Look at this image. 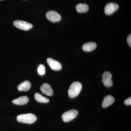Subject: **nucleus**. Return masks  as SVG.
Returning <instances> with one entry per match:
<instances>
[{
	"instance_id": "16",
	"label": "nucleus",
	"mask_w": 131,
	"mask_h": 131,
	"mask_svg": "<svg viewBox=\"0 0 131 131\" xmlns=\"http://www.w3.org/2000/svg\"><path fill=\"white\" fill-rule=\"evenodd\" d=\"M38 74L40 75H43L45 73V67L43 64L39 66L37 69Z\"/></svg>"
},
{
	"instance_id": "12",
	"label": "nucleus",
	"mask_w": 131,
	"mask_h": 131,
	"mask_svg": "<svg viewBox=\"0 0 131 131\" xmlns=\"http://www.w3.org/2000/svg\"><path fill=\"white\" fill-rule=\"evenodd\" d=\"M97 45L93 42H90L86 43L82 46L83 50L84 51L90 52L96 49Z\"/></svg>"
},
{
	"instance_id": "14",
	"label": "nucleus",
	"mask_w": 131,
	"mask_h": 131,
	"mask_svg": "<svg viewBox=\"0 0 131 131\" xmlns=\"http://www.w3.org/2000/svg\"><path fill=\"white\" fill-rule=\"evenodd\" d=\"M77 11L79 13H86L89 9V6L86 3H80L76 6Z\"/></svg>"
},
{
	"instance_id": "15",
	"label": "nucleus",
	"mask_w": 131,
	"mask_h": 131,
	"mask_svg": "<svg viewBox=\"0 0 131 131\" xmlns=\"http://www.w3.org/2000/svg\"><path fill=\"white\" fill-rule=\"evenodd\" d=\"M34 98L37 101L40 103H47L49 102V99L42 96V95L38 93H36L35 94Z\"/></svg>"
},
{
	"instance_id": "9",
	"label": "nucleus",
	"mask_w": 131,
	"mask_h": 131,
	"mask_svg": "<svg viewBox=\"0 0 131 131\" xmlns=\"http://www.w3.org/2000/svg\"><path fill=\"white\" fill-rule=\"evenodd\" d=\"M40 90L43 93L49 96H51L54 94L53 89L49 84L47 83H44L40 88Z\"/></svg>"
},
{
	"instance_id": "6",
	"label": "nucleus",
	"mask_w": 131,
	"mask_h": 131,
	"mask_svg": "<svg viewBox=\"0 0 131 131\" xmlns=\"http://www.w3.org/2000/svg\"><path fill=\"white\" fill-rule=\"evenodd\" d=\"M119 5L115 3H109L106 5L104 8V12L106 14L110 15L118 10Z\"/></svg>"
},
{
	"instance_id": "8",
	"label": "nucleus",
	"mask_w": 131,
	"mask_h": 131,
	"mask_svg": "<svg viewBox=\"0 0 131 131\" xmlns=\"http://www.w3.org/2000/svg\"><path fill=\"white\" fill-rule=\"evenodd\" d=\"M47 62L49 66L53 70L59 71L62 69V66L61 63L53 59L50 58H47Z\"/></svg>"
},
{
	"instance_id": "11",
	"label": "nucleus",
	"mask_w": 131,
	"mask_h": 131,
	"mask_svg": "<svg viewBox=\"0 0 131 131\" xmlns=\"http://www.w3.org/2000/svg\"><path fill=\"white\" fill-rule=\"evenodd\" d=\"M114 98L111 95L106 96L104 98L102 103V107L103 108H106L109 106L114 102Z\"/></svg>"
},
{
	"instance_id": "13",
	"label": "nucleus",
	"mask_w": 131,
	"mask_h": 131,
	"mask_svg": "<svg viewBox=\"0 0 131 131\" xmlns=\"http://www.w3.org/2000/svg\"><path fill=\"white\" fill-rule=\"evenodd\" d=\"M31 86L30 82L28 81H26L19 84L18 89L19 91H27L30 89Z\"/></svg>"
},
{
	"instance_id": "5",
	"label": "nucleus",
	"mask_w": 131,
	"mask_h": 131,
	"mask_svg": "<svg viewBox=\"0 0 131 131\" xmlns=\"http://www.w3.org/2000/svg\"><path fill=\"white\" fill-rule=\"evenodd\" d=\"M46 16L49 20L52 22H58L61 19V15L56 11H49L46 13Z\"/></svg>"
},
{
	"instance_id": "4",
	"label": "nucleus",
	"mask_w": 131,
	"mask_h": 131,
	"mask_svg": "<svg viewBox=\"0 0 131 131\" xmlns=\"http://www.w3.org/2000/svg\"><path fill=\"white\" fill-rule=\"evenodd\" d=\"M13 25L16 28L25 31L28 30L33 27L31 23L20 20H15L13 22Z\"/></svg>"
},
{
	"instance_id": "10",
	"label": "nucleus",
	"mask_w": 131,
	"mask_h": 131,
	"mask_svg": "<svg viewBox=\"0 0 131 131\" xmlns=\"http://www.w3.org/2000/svg\"><path fill=\"white\" fill-rule=\"evenodd\" d=\"M29 100V98L27 96H23L14 99L12 101V103L15 105H22L27 104Z\"/></svg>"
},
{
	"instance_id": "1",
	"label": "nucleus",
	"mask_w": 131,
	"mask_h": 131,
	"mask_svg": "<svg viewBox=\"0 0 131 131\" xmlns=\"http://www.w3.org/2000/svg\"><path fill=\"white\" fill-rule=\"evenodd\" d=\"M82 89L81 83L79 82H75L72 83L68 90V95L70 97L74 98L80 94Z\"/></svg>"
},
{
	"instance_id": "2",
	"label": "nucleus",
	"mask_w": 131,
	"mask_h": 131,
	"mask_svg": "<svg viewBox=\"0 0 131 131\" xmlns=\"http://www.w3.org/2000/svg\"><path fill=\"white\" fill-rule=\"evenodd\" d=\"M17 121L21 123L32 124L35 122L37 119V117L32 113L25 114L19 115L17 116Z\"/></svg>"
},
{
	"instance_id": "3",
	"label": "nucleus",
	"mask_w": 131,
	"mask_h": 131,
	"mask_svg": "<svg viewBox=\"0 0 131 131\" xmlns=\"http://www.w3.org/2000/svg\"><path fill=\"white\" fill-rule=\"evenodd\" d=\"M78 114V112L75 109L68 110L64 113L62 115V118L64 122H69L76 117Z\"/></svg>"
},
{
	"instance_id": "18",
	"label": "nucleus",
	"mask_w": 131,
	"mask_h": 131,
	"mask_svg": "<svg viewBox=\"0 0 131 131\" xmlns=\"http://www.w3.org/2000/svg\"><path fill=\"white\" fill-rule=\"evenodd\" d=\"M127 41L128 42V44L130 46H131V34H130L128 36V37L127 38Z\"/></svg>"
},
{
	"instance_id": "17",
	"label": "nucleus",
	"mask_w": 131,
	"mask_h": 131,
	"mask_svg": "<svg viewBox=\"0 0 131 131\" xmlns=\"http://www.w3.org/2000/svg\"><path fill=\"white\" fill-rule=\"evenodd\" d=\"M124 103L125 105H131V98H127L124 101Z\"/></svg>"
},
{
	"instance_id": "7",
	"label": "nucleus",
	"mask_w": 131,
	"mask_h": 131,
	"mask_svg": "<svg viewBox=\"0 0 131 131\" xmlns=\"http://www.w3.org/2000/svg\"><path fill=\"white\" fill-rule=\"evenodd\" d=\"M102 80L104 85L106 87H110L112 86L113 81L112 80V75L110 72L106 71L102 75Z\"/></svg>"
}]
</instances>
